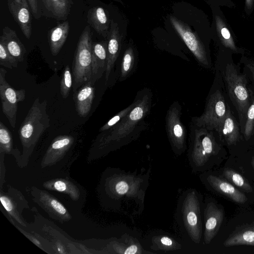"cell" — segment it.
Segmentation results:
<instances>
[{
	"label": "cell",
	"mask_w": 254,
	"mask_h": 254,
	"mask_svg": "<svg viewBox=\"0 0 254 254\" xmlns=\"http://www.w3.org/2000/svg\"><path fill=\"white\" fill-rule=\"evenodd\" d=\"M224 179L246 192L253 191V188L248 181L240 174L231 168H225L223 171Z\"/></svg>",
	"instance_id": "29"
},
{
	"label": "cell",
	"mask_w": 254,
	"mask_h": 254,
	"mask_svg": "<svg viewBox=\"0 0 254 254\" xmlns=\"http://www.w3.org/2000/svg\"><path fill=\"white\" fill-rule=\"evenodd\" d=\"M182 106L174 101L168 108L165 117V128L167 135L174 152L178 155L187 149V129L183 124Z\"/></svg>",
	"instance_id": "6"
},
{
	"label": "cell",
	"mask_w": 254,
	"mask_h": 254,
	"mask_svg": "<svg viewBox=\"0 0 254 254\" xmlns=\"http://www.w3.org/2000/svg\"><path fill=\"white\" fill-rule=\"evenodd\" d=\"M217 132L220 140L228 145L235 144L239 140V127L229 109H228L226 116Z\"/></svg>",
	"instance_id": "23"
},
{
	"label": "cell",
	"mask_w": 254,
	"mask_h": 254,
	"mask_svg": "<svg viewBox=\"0 0 254 254\" xmlns=\"http://www.w3.org/2000/svg\"><path fill=\"white\" fill-rule=\"evenodd\" d=\"M87 22L100 35L108 38L109 33V20L104 8L95 6L90 8L87 13Z\"/></svg>",
	"instance_id": "24"
},
{
	"label": "cell",
	"mask_w": 254,
	"mask_h": 254,
	"mask_svg": "<svg viewBox=\"0 0 254 254\" xmlns=\"http://www.w3.org/2000/svg\"><path fill=\"white\" fill-rule=\"evenodd\" d=\"M92 33L89 26H85L79 38L72 67L74 93L90 81L92 76Z\"/></svg>",
	"instance_id": "5"
},
{
	"label": "cell",
	"mask_w": 254,
	"mask_h": 254,
	"mask_svg": "<svg viewBox=\"0 0 254 254\" xmlns=\"http://www.w3.org/2000/svg\"><path fill=\"white\" fill-rule=\"evenodd\" d=\"M204 242L209 244L218 232L224 216V210L212 201L206 203L204 211Z\"/></svg>",
	"instance_id": "16"
},
{
	"label": "cell",
	"mask_w": 254,
	"mask_h": 254,
	"mask_svg": "<svg viewBox=\"0 0 254 254\" xmlns=\"http://www.w3.org/2000/svg\"><path fill=\"white\" fill-rule=\"evenodd\" d=\"M252 165L253 166V167L254 168V158L252 160Z\"/></svg>",
	"instance_id": "44"
},
{
	"label": "cell",
	"mask_w": 254,
	"mask_h": 254,
	"mask_svg": "<svg viewBox=\"0 0 254 254\" xmlns=\"http://www.w3.org/2000/svg\"><path fill=\"white\" fill-rule=\"evenodd\" d=\"M0 42L5 45L10 55L18 63L23 62L26 49L15 30L8 26L3 27L2 35L0 37Z\"/></svg>",
	"instance_id": "21"
},
{
	"label": "cell",
	"mask_w": 254,
	"mask_h": 254,
	"mask_svg": "<svg viewBox=\"0 0 254 254\" xmlns=\"http://www.w3.org/2000/svg\"><path fill=\"white\" fill-rule=\"evenodd\" d=\"M107 62L105 71V81H109L111 74L114 73L115 67L121 50V36L118 24L111 21L108 36Z\"/></svg>",
	"instance_id": "18"
},
{
	"label": "cell",
	"mask_w": 254,
	"mask_h": 254,
	"mask_svg": "<svg viewBox=\"0 0 254 254\" xmlns=\"http://www.w3.org/2000/svg\"><path fill=\"white\" fill-rule=\"evenodd\" d=\"M94 84L90 81L83 85L74 93V99L77 114L86 117L89 113L94 97Z\"/></svg>",
	"instance_id": "22"
},
{
	"label": "cell",
	"mask_w": 254,
	"mask_h": 254,
	"mask_svg": "<svg viewBox=\"0 0 254 254\" xmlns=\"http://www.w3.org/2000/svg\"><path fill=\"white\" fill-rule=\"evenodd\" d=\"M43 186L48 190L65 194L75 202H78L85 198V191L71 179L57 178L49 179L43 183Z\"/></svg>",
	"instance_id": "15"
},
{
	"label": "cell",
	"mask_w": 254,
	"mask_h": 254,
	"mask_svg": "<svg viewBox=\"0 0 254 254\" xmlns=\"http://www.w3.org/2000/svg\"><path fill=\"white\" fill-rule=\"evenodd\" d=\"M18 62L9 53L5 45L0 42V65L12 69L17 67Z\"/></svg>",
	"instance_id": "34"
},
{
	"label": "cell",
	"mask_w": 254,
	"mask_h": 254,
	"mask_svg": "<svg viewBox=\"0 0 254 254\" xmlns=\"http://www.w3.org/2000/svg\"><path fill=\"white\" fill-rule=\"evenodd\" d=\"M6 70L0 68V96L2 110L10 126L14 128L16 125L18 103L25 98L24 89L16 90L12 87L5 79Z\"/></svg>",
	"instance_id": "11"
},
{
	"label": "cell",
	"mask_w": 254,
	"mask_h": 254,
	"mask_svg": "<svg viewBox=\"0 0 254 254\" xmlns=\"http://www.w3.org/2000/svg\"><path fill=\"white\" fill-rule=\"evenodd\" d=\"M216 26L217 31L223 44L232 50L236 51L233 39L227 26L225 25L222 20L219 17H216Z\"/></svg>",
	"instance_id": "31"
},
{
	"label": "cell",
	"mask_w": 254,
	"mask_h": 254,
	"mask_svg": "<svg viewBox=\"0 0 254 254\" xmlns=\"http://www.w3.org/2000/svg\"><path fill=\"white\" fill-rule=\"evenodd\" d=\"M223 245L225 247L241 245L254 246V225L233 233L224 241Z\"/></svg>",
	"instance_id": "27"
},
{
	"label": "cell",
	"mask_w": 254,
	"mask_h": 254,
	"mask_svg": "<svg viewBox=\"0 0 254 254\" xmlns=\"http://www.w3.org/2000/svg\"><path fill=\"white\" fill-rule=\"evenodd\" d=\"M107 45L106 41L93 42L92 76L90 81L95 84L106 71L107 62Z\"/></svg>",
	"instance_id": "20"
},
{
	"label": "cell",
	"mask_w": 254,
	"mask_h": 254,
	"mask_svg": "<svg viewBox=\"0 0 254 254\" xmlns=\"http://www.w3.org/2000/svg\"><path fill=\"white\" fill-rule=\"evenodd\" d=\"M225 79L229 96L238 111L241 122L247 115L250 106L246 78L244 76L238 73L233 65L228 64L225 72Z\"/></svg>",
	"instance_id": "8"
},
{
	"label": "cell",
	"mask_w": 254,
	"mask_h": 254,
	"mask_svg": "<svg viewBox=\"0 0 254 254\" xmlns=\"http://www.w3.org/2000/svg\"><path fill=\"white\" fill-rule=\"evenodd\" d=\"M152 97L151 91L146 87L137 93L133 101V106L127 115L97 137L89 150L88 162L100 158L138 138L148 127L145 119L150 112Z\"/></svg>",
	"instance_id": "1"
},
{
	"label": "cell",
	"mask_w": 254,
	"mask_h": 254,
	"mask_svg": "<svg viewBox=\"0 0 254 254\" xmlns=\"http://www.w3.org/2000/svg\"><path fill=\"white\" fill-rule=\"evenodd\" d=\"M143 182L142 178L132 175L104 174L101 178L98 192L101 203L104 206L109 200H115L124 196H136L141 191L139 188Z\"/></svg>",
	"instance_id": "4"
},
{
	"label": "cell",
	"mask_w": 254,
	"mask_h": 254,
	"mask_svg": "<svg viewBox=\"0 0 254 254\" xmlns=\"http://www.w3.org/2000/svg\"><path fill=\"white\" fill-rule=\"evenodd\" d=\"M247 120L245 125L244 136L248 140L254 131V100L250 106L247 113Z\"/></svg>",
	"instance_id": "36"
},
{
	"label": "cell",
	"mask_w": 254,
	"mask_h": 254,
	"mask_svg": "<svg viewBox=\"0 0 254 254\" xmlns=\"http://www.w3.org/2000/svg\"><path fill=\"white\" fill-rule=\"evenodd\" d=\"M31 8L32 14L36 19L39 18L41 16V12L39 10L37 0H27Z\"/></svg>",
	"instance_id": "37"
},
{
	"label": "cell",
	"mask_w": 254,
	"mask_h": 254,
	"mask_svg": "<svg viewBox=\"0 0 254 254\" xmlns=\"http://www.w3.org/2000/svg\"><path fill=\"white\" fill-rule=\"evenodd\" d=\"M140 247L136 244H132L127 247L124 254H141Z\"/></svg>",
	"instance_id": "38"
},
{
	"label": "cell",
	"mask_w": 254,
	"mask_h": 254,
	"mask_svg": "<svg viewBox=\"0 0 254 254\" xmlns=\"http://www.w3.org/2000/svg\"><path fill=\"white\" fill-rule=\"evenodd\" d=\"M254 0H246V5L248 8H250L253 4Z\"/></svg>",
	"instance_id": "42"
},
{
	"label": "cell",
	"mask_w": 254,
	"mask_h": 254,
	"mask_svg": "<svg viewBox=\"0 0 254 254\" xmlns=\"http://www.w3.org/2000/svg\"><path fill=\"white\" fill-rule=\"evenodd\" d=\"M182 212L185 227L193 242L198 244L202 235L200 201L195 190L187 192L183 200Z\"/></svg>",
	"instance_id": "9"
},
{
	"label": "cell",
	"mask_w": 254,
	"mask_h": 254,
	"mask_svg": "<svg viewBox=\"0 0 254 254\" xmlns=\"http://www.w3.org/2000/svg\"><path fill=\"white\" fill-rule=\"evenodd\" d=\"M191 122L190 126L188 159L193 171H202L217 153V145L212 132Z\"/></svg>",
	"instance_id": "3"
},
{
	"label": "cell",
	"mask_w": 254,
	"mask_h": 254,
	"mask_svg": "<svg viewBox=\"0 0 254 254\" xmlns=\"http://www.w3.org/2000/svg\"><path fill=\"white\" fill-rule=\"evenodd\" d=\"M206 180L209 186L213 190L233 201L242 204L247 202L248 198L245 194L225 179H224L213 175H209L207 177Z\"/></svg>",
	"instance_id": "19"
},
{
	"label": "cell",
	"mask_w": 254,
	"mask_h": 254,
	"mask_svg": "<svg viewBox=\"0 0 254 254\" xmlns=\"http://www.w3.org/2000/svg\"><path fill=\"white\" fill-rule=\"evenodd\" d=\"M47 102H40L39 98L34 101L18 130L22 146L19 166L26 167L29 158L40 137L50 127V117L47 112Z\"/></svg>",
	"instance_id": "2"
},
{
	"label": "cell",
	"mask_w": 254,
	"mask_h": 254,
	"mask_svg": "<svg viewBox=\"0 0 254 254\" xmlns=\"http://www.w3.org/2000/svg\"><path fill=\"white\" fill-rule=\"evenodd\" d=\"M72 83V76L70 67L67 65L64 69L60 82V92L63 98H66L68 96Z\"/></svg>",
	"instance_id": "33"
},
{
	"label": "cell",
	"mask_w": 254,
	"mask_h": 254,
	"mask_svg": "<svg viewBox=\"0 0 254 254\" xmlns=\"http://www.w3.org/2000/svg\"><path fill=\"white\" fill-rule=\"evenodd\" d=\"M15 226L17 227V228L19 230V231H20L24 235H25L33 243H34L35 245H36L39 248L42 249V245H41L40 242L38 240L36 239L32 235H30V234L28 232H26L25 231H22V230L20 229V228L18 227L17 226Z\"/></svg>",
	"instance_id": "40"
},
{
	"label": "cell",
	"mask_w": 254,
	"mask_h": 254,
	"mask_svg": "<svg viewBox=\"0 0 254 254\" xmlns=\"http://www.w3.org/2000/svg\"><path fill=\"white\" fill-rule=\"evenodd\" d=\"M250 67L251 68V70L254 75V64L253 65L250 66Z\"/></svg>",
	"instance_id": "43"
},
{
	"label": "cell",
	"mask_w": 254,
	"mask_h": 254,
	"mask_svg": "<svg viewBox=\"0 0 254 254\" xmlns=\"http://www.w3.org/2000/svg\"><path fill=\"white\" fill-rule=\"evenodd\" d=\"M0 189H2V184L4 182V176H5V167L3 163V158L4 154L0 153Z\"/></svg>",
	"instance_id": "39"
},
{
	"label": "cell",
	"mask_w": 254,
	"mask_h": 254,
	"mask_svg": "<svg viewBox=\"0 0 254 254\" xmlns=\"http://www.w3.org/2000/svg\"><path fill=\"white\" fill-rule=\"evenodd\" d=\"M30 193L33 200L53 219L61 223L71 220V215L66 208L47 191L33 187Z\"/></svg>",
	"instance_id": "13"
},
{
	"label": "cell",
	"mask_w": 254,
	"mask_h": 254,
	"mask_svg": "<svg viewBox=\"0 0 254 254\" xmlns=\"http://www.w3.org/2000/svg\"><path fill=\"white\" fill-rule=\"evenodd\" d=\"M69 30V22L66 20L58 24L49 31L48 41L53 56H57L61 51L66 40Z\"/></svg>",
	"instance_id": "25"
},
{
	"label": "cell",
	"mask_w": 254,
	"mask_h": 254,
	"mask_svg": "<svg viewBox=\"0 0 254 254\" xmlns=\"http://www.w3.org/2000/svg\"><path fill=\"white\" fill-rule=\"evenodd\" d=\"M74 138L71 135H61L55 137L46 151L41 161V169L47 171L60 169L67 161L65 159L73 145Z\"/></svg>",
	"instance_id": "10"
},
{
	"label": "cell",
	"mask_w": 254,
	"mask_h": 254,
	"mask_svg": "<svg viewBox=\"0 0 254 254\" xmlns=\"http://www.w3.org/2000/svg\"><path fill=\"white\" fill-rule=\"evenodd\" d=\"M227 111L224 97L219 90H216L209 96L202 114L192 117L191 122L198 127L217 131Z\"/></svg>",
	"instance_id": "7"
},
{
	"label": "cell",
	"mask_w": 254,
	"mask_h": 254,
	"mask_svg": "<svg viewBox=\"0 0 254 254\" xmlns=\"http://www.w3.org/2000/svg\"><path fill=\"white\" fill-rule=\"evenodd\" d=\"M9 10L27 39L32 34V15L27 0H6Z\"/></svg>",
	"instance_id": "17"
},
{
	"label": "cell",
	"mask_w": 254,
	"mask_h": 254,
	"mask_svg": "<svg viewBox=\"0 0 254 254\" xmlns=\"http://www.w3.org/2000/svg\"><path fill=\"white\" fill-rule=\"evenodd\" d=\"M133 105L132 102L129 106L118 112L100 128L99 131L102 132L106 131L121 121L130 112Z\"/></svg>",
	"instance_id": "35"
},
{
	"label": "cell",
	"mask_w": 254,
	"mask_h": 254,
	"mask_svg": "<svg viewBox=\"0 0 254 254\" xmlns=\"http://www.w3.org/2000/svg\"><path fill=\"white\" fill-rule=\"evenodd\" d=\"M44 3L46 8L50 11H51V4L50 0H41Z\"/></svg>",
	"instance_id": "41"
},
{
	"label": "cell",
	"mask_w": 254,
	"mask_h": 254,
	"mask_svg": "<svg viewBox=\"0 0 254 254\" xmlns=\"http://www.w3.org/2000/svg\"><path fill=\"white\" fill-rule=\"evenodd\" d=\"M154 246L157 250L173 251L181 248L180 246L174 240L166 236H159L153 239Z\"/></svg>",
	"instance_id": "32"
},
{
	"label": "cell",
	"mask_w": 254,
	"mask_h": 254,
	"mask_svg": "<svg viewBox=\"0 0 254 254\" xmlns=\"http://www.w3.org/2000/svg\"><path fill=\"white\" fill-rule=\"evenodd\" d=\"M51 11L58 19H66L73 4L72 0H50Z\"/></svg>",
	"instance_id": "30"
},
{
	"label": "cell",
	"mask_w": 254,
	"mask_h": 254,
	"mask_svg": "<svg viewBox=\"0 0 254 254\" xmlns=\"http://www.w3.org/2000/svg\"><path fill=\"white\" fill-rule=\"evenodd\" d=\"M0 153L12 155L19 165L21 153L14 148L12 134L2 122H0Z\"/></svg>",
	"instance_id": "28"
},
{
	"label": "cell",
	"mask_w": 254,
	"mask_h": 254,
	"mask_svg": "<svg viewBox=\"0 0 254 254\" xmlns=\"http://www.w3.org/2000/svg\"><path fill=\"white\" fill-rule=\"evenodd\" d=\"M0 200L9 218H11L12 224L16 222L18 225L27 228L28 224L22 213L24 209L29 208V205L21 192L7 186L6 191L0 189Z\"/></svg>",
	"instance_id": "12"
},
{
	"label": "cell",
	"mask_w": 254,
	"mask_h": 254,
	"mask_svg": "<svg viewBox=\"0 0 254 254\" xmlns=\"http://www.w3.org/2000/svg\"><path fill=\"white\" fill-rule=\"evenodd\" d=\"M137 66V57L132 46L125 51L120 64L118 80L122 82L132 75Z\"/></svg>",
	"instance_id": "26"
},
{
	"label": "cell",
	"mask_w": 254,
	"mask_h": 254,
	"mask_svg": "<svg viewBox=\"0 0 254 254\" xmlns=\"http://www.w3.org/2000/svg\"><path fill=\"white\" fill-rule=\"evenodd\" d=\"M171 24L197 62L202 66L210 65L204 45L196 34L187 25L174 16H170Z\"/></svg>",
	"instance_id": "14"
}]
</instances>
